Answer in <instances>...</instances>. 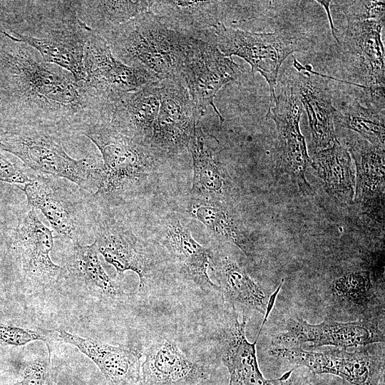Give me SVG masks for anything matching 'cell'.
Wrapping results in <instances>:
<instances>
[{
  "mask_svg": "<svg viewBox=\"0 0 385 385\" xmlns=\"http://www.w3.org/2000/svg\"><path fill=\"white\" fill-rule=\"evenodd\" d=\"M371 278L368 271H356L343 274L332 284L334 293L357 305L366 304L371 298Z\"/></svg>",
  "mask_w": 385,
  "mask_h": 385,
  "instance_id": "cell-32",
  "label": "cell"
},
{
  "mask_svg": "<svg viewBox=\"0 0 385 385\" xmlns=\"http://www.w3.org/2000/svg\"><path fill=\"white\" fill-rule=\"evenodd\" d=\"M384 108L372 106L364 107L357 101L336 108L334 125L352 130L369 143L384 148Z\"/></svg>",
  "mask_w": 385,
  "mask_h": 385,
  "instance_id": "cell-31",
  "label": "cell"
},
{
  "mask_svg": "<svg viewBox=\"0 0 385 385\" xmlns=\"http://www.w3.org/2000/svg\"><path fill=\"white\" fill-rule=\"evenodd\" d=\"M38 340L46 343L51 354L53 342H58L56 330L32 329L0 324V346H21Z\"/></svg>",
  "mask_w": 385,
  "mask_h": 385,
  "instance_id": "cell-33",
  "label": "cell"
},
{
  "mask_svg": "<svg viewBox=\"0 0 385 385\" xmlns=\"http://www.w3.org/2000/svg\"><path fill=\"white\" fill-rule=\"evenodd\" d=\"M101 37L125 65L143 69L159 80H182L181 66L190 36L166 27L149 10Z\"/></svg>",
  "mask_w": 385,
  "mask_h": 385,
  "instance_id": "cell-3",
  "label": "cell"
},
{
  "mask_svg": "<svg viewBox=\"0 0 385 385\" xmlns=\"http://www.w3.org/2000/svg\"><path fill=\"white\" fill-rule=\"evenodd\" d=\"M24 167L12 162L0 149V181L24 185L36 175Z\"/></svg>",
  "mask_w": 385,
  "mask_h": 385,
  "instance_id": "cell-35",
  "label": "cell"
},
{
  "mask_svg": "<svg viewBox=\"0 0 385 385\" xmlns=\"http://www.w3.org/2000/svg\"><path fill=\"white\" fill-rule=\"evenodd\" d=\"M145 356L140 379L145 385H188L204 376L203 369L190 360L173 340L153 343Z\"/></svg>",
  "mask_w": 385,
  "mask_h": 385,
  "instance_id": "cell-23",
  "label": "cell"
},
{
  "mask_svg": "<svg viewBox=\"0 0 385 385\" xmlns=\"http://www.w3.org/2000/svg\"><path fill=\"white\" fill-rule=\"evenodd\" d=\"M0 139L2 150L19 158L35 173L66 179L82 190H96L102 161L88 157L71 158L58 133L38 128L14 127Z\"/></svg>",
  "mask_w": 385,
  "mask_h": 385,
  "instance_id": "cell-5",
  "label": "cell"
},
{
  "mask_svg": "<svg viewBox=\"0 0 385 385\" xmlns=\"http://www.w3.org/2000/svg\"><path fill=\"white\" fill-rule=\"evenodd\" d=\"M268 352L297 366H305L314 375L333 374L353 385H378L384 375V360L364 350L310 351L293 346L271 347Z\"/></svg>",
  "mask_w": 385,
  "mask_h": 385,
  "instance_id": "cell-11",
  "label": "cell"
},
{
  "mask_svg": "<svg viewBox=\"0 0 385 385\" xmlns=\"http://www.w3.org/2000/svg\"><path fill=\"white\" fill-rule=\"evenodd\" d=\"M330 196L342 202L354 197L355 170L349 150L340 143L314 152L310 165Z\"/></svg>",
  "mask_w": 385,
  "mask_h": 385,
  "instance_id": "cell-27",
  "label": "cell"
},
{
  "mask_svg": "<svg viewBox=\"0 0 385 385\" xmlns=\"http://www.w3.org/2000/svg\"><path fill=\"white\" fill-rule=\"evenodd\" d=\"M241 68L232 57L224 55L216 44L190 37L181 66V78L198 115L212 106L220 123L224 118L215 105V97L225 85L236 81Z\"/></svg>",
  "mask_w": 385,
  "mask_h": 385,
  "instance_id": "cell-7",
  "label": "cell"
},
{
  "mask_svg": "<svg viewBox=\"0 0 385 385\" xmlns=\"http://www.w3.org/2000/svg\"><path fill=\"white\" fill-rule=\"evenodd\" d=\"M341 10L347 21L385 19L384 1H332Z\"/></svg>",
  "mask_w": 385,
  "mask_h": 385,
  "instance_id": "cell-34",
  "label": "cell"
},
{
  "mask_svg": "<svg viewBox=\"0 0 385 385\" xmlns=\"http://www.w3.org/2000/svg\"><path fill=\"white\" fill-rule=\"evenodd\" d=\"M228 6L229 1H153L149 11L170 29L215 43V30L225 24Z\"/></svg>",
  "mask_w": 385,
  "mask_h": 385,
  "instance_id": "cell-17",
  "label": "cell"
},
{
  "mask_svg": "<svg viewBox=\"0 0 385 385\" xmlns=\"http://www.w3.org/2000/svg\"><path fill=\"white\" fill-rule=\"evenodd\" d=\"M384 342V332L371 321L340 322L325 319L319 324H312L297 317L288 319L284 331L273 337L271 347L302 346L312 343L310 346H332L346 349Z\"/></svg>",
  "mask_w": 385,
  "mask_h": 385,
  "instance_id": "cell-13",
  "label": "cell"
},
{
  "mask_svg": "<svg viewBox=\"0 0 385 385\" xmlns=\"http://www.w3.org/2000/svg\"><path fill=\"white\" fill-rule=\"evenodd\" d=\"M53 247L52 230L29 207L19 221L11 248L21 275L32 287L48 288L62 279L65 270L52 261Z\"/></svg>",
  "mask_w": 385,
  "mask_h": 385,
  "instance_id": "cell-12",
  "label": "cell"
},
{
  "mask_svg": "<svg viewBox=\"0 0 385 385\" xmlns=\"http://www.w3.org/2000/svg\"><path fill=\"white\" fill-rule=\"evenodd\" d=\"M210 269L219 284V290L236 312L254 310L266 313L268 299L245 269L227 256L211 257Z\"/></svg>",
  "mask_w": 385,
  "mask_h": 385,
  "instance_id": "cell-25",
  "label": "cell"
},
{
  "mask_svg": "<svg viewBox=\"0 0 385 385\" xmlns=\"http://www.w3.org/2000/svg\"><path fill=\"white\" fill-rule=\"evenodd\" d=\"M16 385H51L48 363L42 359L29 362Z\"/></svg>",
  "mask_w": 385,
  "mask_h": 385,
  "instance_id": "cell-36",
  "label": "cell"
},
{
  "mask_svg": "<svg viewBox=\"0 0 385 385\" xmlns=\"http://www.w3.org/2000/svg\"><path fill=\"white\" fill-rule=\"evenodd\" d=\"M384 19L347 21L339 45L354 60L357 79L365 88L384 87L385 55L381 41Z\"/></svg>",
  "mask_w": 385,
  "mask_h": 385,
  "instance_id": "cell-18",
  "label": "cell"
},
{
  "mask_svg": "<svg viewBox=\"0 0 385 385\" xmlns=\"http://www.w3.org/2000/svg\"><path fill=\"white\" fill-rule=\"evenodd\" d=\"M247 317L239 320L238 314L232 309L228 320L218 334V346L221 360L230 374L232 385H273L261 372L257 358L256 344L265 324L258 332L256 339L250 343L245 333Z\"/></svg>",
  "mask_w": 385,
  "mask_h": 385,
  "instance_id": "cell-19",
  "label": "cell"
},
{
  "mask_svg": "<svg viewBox=\"0 0 385 385\" xmlns=\"http://www.w3.org/2000/svg\"><path fill=\"white\" fill-rule=\"evenodd\" d=\"M83 66L86 82L113 102L125 93L160 81L146 71L118 60L106 41L91 29L84 50Z\"/></svg>",
  "mask_w": 385,
  "mask_h": 385,
  "instance_id": "cell-14",
  "label": "cell"
},
{
  "mask_svg": "<svg viewBox=\"0 0 385 385\" xmlns=\"http://www.w3.org/2000/svg\"><path fill=\"white\" fill-rule=\"evenodd\" d=\"M160 108L149 142L159 160L188 151L190 137L200 118L181 79L160 80Z\"/></svg>",
  "mask_w": 385,
  "mask_h": 385,
  "instance_id": "cell-9",
  "label": "cell"
},
{
  "mask_svg": "<svg viewBox=\"0 0 385 385\" xmlns=\"http://www.w3.org/2000/svg\"><path fill=\"white\" fill-rule=\"evenodd\" d=\"M188 213L202 222L214 235L230 242L249 255L247 243L232 209L221 197H195Z\"/></svg>",
  "mask_w": 385,
  "mask_h": 385,
  "instance_id": "cell-29",
  "label": "cell"
},
{
  "mask_svg": "<svg viewBox=\"0 0 385 385\" xmlns=\"http://www.w3.org/2000/svg\"><path fill=\"white\" fill-rule=\"evenodd\" d=\"M153 1H76L77 14L89 29L103 36L150 9Z\"/></svg>",
  "mask_w": 385,
  "mask_h": 385,
  "instance_id": "cell-28",
  "label": "cell"
},
{
  "mask_svg": "<svg viewBox=\"0 0 385 385\" xmlns=\"http://www.w3.org/2000/svg\"><path fill=\"white\" fill-rule=\"evenodd\" d=\"M160 99V80L125 93L113 103L110 123L119 132L149 146Z\"/></svg>",
  "mask_w": 385,
  "mask_h": 385,
  "instance_id": "cell-21",
  "label": "cell"
},
{
  "mask_svg": "<svg viewBox=\"0 0 385 385\" xmlns=\"http://www.w3.org/2000/svg\"><path fill=\"white\" fill-rule=\"evenodd\" d=\"M62 279L76 284L88 294L105 300H117L123 294L119 285L104 270L96 244L81 245L71 242Z\"/></svg>",
  "mask_w": 385,
  "mask_h": 385,
  "instance_id": "cell-24",
  "label": "cell"
},
{
  "mask_svg": "<svg viewBox=\"0 0 385 385\" xmlns=\"http://www.w3.org/2000/svg\"><path fill=\"white\" fill-rule=\"evenodd\" d=\"M5 35L0 38V102L12 116L10 128H43L63 138L111 122L113 102Z\"/></svg>",
  "mask_w": 385,
  "mask_h": 385,
  "instance_id": "cell-1",
  "label": "cell"
},
{
  "mask_svg": "<svg viewBox=\"0 0 385 385\" xmlns=\"http://www.w3.org/2000/svg\"><path fill=\"white\" fill-rule=\"evenodd\" d=\"M58 342L75 346L92 360L109 385H130L141 379L142 354L132 349L113 346L57 329Z\"/></svg>",
  "mask_w": 385,
  "mask_h": 385,
  "instance_id": "cell-20",
  "label": "cell"
},
{
  "mask_svg": "<svg viewBox=\"0 0 385 385\" xmlns=\"http://www.w3.org/2000/svg\"><path fill=\"white\" fill-rule=\"evenodd\" d=\"M60 178L36 174L21 189L28 207L40 210L61 237L73 242L78 241L83 225H88L90 200Z\"/></svg>",
  "mask_w": 385,
  "mask_h": 385,
  "instance_id": "cell-10",
  "label": "cell"
},
{
  "mask_svg": "<svg viewBox=\"0 0 385 385\" xmlns=\"http://www.w3.org/2000/svg\"><path fill=\"white\" fill-rule=\"evenodd\" d=\"M293 65L299 73L293 83L307 115L314 152L330 148L339 141L334 122L336 108L327 81L309 65L304 66L295 58Z\"/></svg>",
  "mask_w": 385,
  "mask_h": 385,
  "instance_id": "cell-16",
  "label": "cell"
},
{
  "mask_svg": "<svg viewBox=\"0 0 385 385\" xmlns=\"http://www.w3.org/2000/svg\"><path fill=\"white\" fill-rule=\"evenodd\" d=\"M82 135L101 154V174L92 195V200L101 205L120 203L135 195L160 160L149 146L119 132L111 123L93 125Z\"/></svg>",
  "mask_w": 385,
  "mask_h": 385,
  "instance_id": "cell-4",
  "label": "cell"
},
{
  "mask_svg": "<svg viewBox=\"0 0 385 385\" xmlns=\"http://www.w3.org/2000/svg\"><path fill=\"white\" fill-rule=\"evenodd\" d=\"M89 230L93 233L97 250L118 274L125 271L136 273L139 289L147 285L149 262L143 246L123 222L108 212L96 210L91 201Z\"/></svg>",
  "mask_w": 385,
  "mask_h": 385,
  "instance_id": "cell-15",
  "label": "cell"
},
{
  "mask_svg": "<svg viewBox=\"0 0 385 385\" xmlns=\"http://www.w3.org/2000/svg\"><path fill=\"white\" fill-rule=\"evenodd\" d=\"M163 244L181 274L202 291L219 290L210 278L212 254L192 236L190 229L179 219L171 217L166 222Z\"/></svg>",
  "mask_w": 385,
  "mask_h": 385,
  "instance_id": "cell-22",
  "label": "cell"
},
{
  "mask_svg": "<svg viewBox=\"0 0 385 385\" xmlns=\"http://www.w3.org/2000/svg\"><path fill=\"white\" fill-rule=\"evenodd\" d=\"M279 385H313L309 379L294 368L277 379Z\"/></svg>",
  "mask_w": 385,
  "mask_h": 385,
  "instance_id": "cell-37",
  "label": "cell"
},
{
  "mask_svg": "<svg viewBox=\"0 0 385 385\" xmlns=\"http://www.w3.org/2000/svg\"><path fill=\"white\" fill-rule=\"evenodd\" d=\"M228 385H232L230 382H229V384Z\"/></svg>",
  "mask_w": 385,
  "mask_h": 385,
  "instance_id": "cell-41",
  "label": "cell"
},
{
  "mask_svg": "<svg viewBox=\"0 0 385 385\" xmlns=\"http://www.w3.org/2000/svg\"><path fill=\"white\" fill-rule=\"evenodd\" d=\"M302 111V104L292 83L276 96L269 106L265 118L272 119L276 125L277 138L274 156L277 169L288 175L302 192L312 195L314 191L306 178L311 157L299 127Z\"/></svg>",
  "mask_w": 385,
  "mask_h": 385,
  "instance_id": "cell-8",
  "label": "cell"
},
{
  "mask_svg": "<svg viewBox=\"0 0 385 385\" xmlns=\"http://www.w3.org/2000/svg\"><path fill=\"white\" fill-rule=\"evenodd\" d=\"M317 2H319L321 5H322L324 6L325 11H327L328 19H329V24H330V28H331V30H332V34L334 36V39L339 44V38H338V37L337 36V31H336V29H335V28L334 26L332 19V16H331V14H330L329 6H330V4H331V1H317Z\"/></svg>",
  "mask_w": 385,
  "mask_h": 385,
  "instance_id": "cell-38",
  "label": "cell"
},
{
  "mask_svg": "<svg viewBox=\"0 0 385 385\" xmlns=\"http://www.w3.org/2000/svg\"><path fill=\"white\" fill-rule=\"evenodd\" d=\"M215 43L226 56H238L260 73L269 85L270 104L276 98L278 72L284 61L294 52L307 50V43L290 32H252L220 24L215 30Z\"/></svg>",
  "mask_w": 385,
  "mask_h": 385,
  "instance_id": "cell-6",
  "label": "cell"
},
{
  "mask_svg": "<svg viewBox=\"0 0 385 385\" xmlns=\"http://www.w3.org/2000/svg\"><path fill=\"white\" fill-rule=\"evenodd\" d=\"M378 385H384V375L381 378Z\"/></svg>",
  "mask_w": 385,
  "mask_h": 385,
  "instance_id": "cell-39",
  "label": "cell"
},
{
  "mask_svg": "<svg viewBox=\"0 0 385 385\" xmlns=\"http://www.w3.org/2000/svg\"><path fill=\"white\" fill-rule=\"evenodd\" d=\"M355 166V200L370 207L381 201L384 195V148L357 139L349 150Z\"/></svg>",
  "mask_w": 385,
  "mask_h": 385,
  "instance_id": "cell-26",
  "label": "cell"
},
{
  "mask_svg": "<svg viewBox=\"0 0 385 385\" xmlns=\"http://www.w3.org/2000/svg\"><path fill=\"white\" fill-rule=\"evenodd\" d=\"M188 152L192 160V194L195 197H220L223 194L225 180L207 138L198 123L190 137Z\"/></svg>",
  "mask_w": 385,
  "mask_h": 385,
  "instance_id": "cell-30",
  "label": "cell"
},
{
  "mask_svg": "<svg viewBox=\"0 0 385 385\" xmlns=\"http://www.w3.org/2000/svg\"><path fill=\"white\" fill-rule=\"evenodd\" d=\"M2 148H3V145H2L1 140L0 139V149L2 150Z\"/></svg>",
  "mask_w": 385,
  "mask_h": 385,
  "instance_id": "cell-40",
  "label": "cell"
},
{
  "mask_svg": "<svg viewBox=\"0 0 385 385\" xmlns=\"http://www.w3.org/2000/svg\"><path fill=\"white\" fill-rule=\"evenodd\" d=\"M14 40L35 48L43 61L86 81L84 50L90 29L79 19L76 1H26Z\"/></svg>",
  "mask_w": 385,
  "mask_h": 385,
  "instance_id": "cell-2",
  "label": "cell"
}]
</instances>
